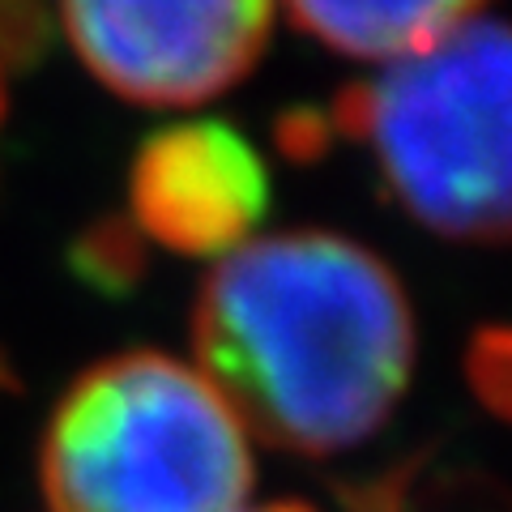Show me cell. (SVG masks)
Wrapping results in <instances>:
<instances>
[{"label": "cell", "instance_id": "7", "mask_svg": "<svg viewBox=\"0 0 512 512\" xmlns=\"http://www.w3.org/2000/svg\"><path fill=\"white\" fill-rule=\"evenodd\" d=\"M474 389L487 397L495 410L512 414V329L487 333L474 346Z\"/></svg>", "mask_w": 512, "mask_h": 512}, {"label": "cell", "instance_id": "3", "mask_svg": "<svg viewBox=\"0 0 512 512\" xmlns=\"http://www.w3.org/2000/svg\"><path fill=\"white\" fill-rule=\"evenodd\" d=\"M52 512H248L252 436L197 367L124 350L60 397L39 453Z\"/></svg>", "mask_w": 512, "mask_h": 512}, {"label": "cell", "instance_id": "1", "mask_svg": "<svg viewBox=\"0 0 512 512\" xmlns=\"http://www.w3.org/2000/svg\"><path fill=\"white\" fill-rule=\"evenodd\" d=\"M197 372L248 436L329 457L376 436L414 372V312L372 248L333 231L252 235L192 308Z\"/></svg>", "mask_w": 512, "mask_h": 512}, {"label": "cell", "instance_id": "4", "mask_svg": "<svg viewBox=\"0 0 512 512\" xmlns=\"http://www.w3.org/2000/svg\"><path fill=\"white\" fill-rule=\"evenodd\" d=\"M60 22L111 94L192 107L261 60L274 0H60Z\"/></svg>", "mask_w": 512, "mask_h": 512}, {"label": "cell", "instance_id": "5", "mask_svg": "<svg viewBox=\"0 0 512 512\" xmlns=\"http://www.w3.org/2000/svg\"><path fill=\"white\" fill-rule=\"evenodd\" d=\"M133 218L175 252L227 256L252 239L269 201L256 150L227 124H175L154 133L133 163Z\"/></svg>", "mask_w": 512, "mask_h": 512}, {"label": "cell", "instance_id": "9", "mask_svg": "<svg viewBox=\"0 0 512 512\" xmlns=\"http://www.w3.org/2000/svg\"><path fill=\"white\" fill-rule=\"evenodd\" d=\"M0 73H5V69H0ZM0 111H5V90H0Z\"/></svg>", "mask_w": 512, "mask_h": 512}, {"label": "cell", "instance_id": "8", "mask_svg": "<svg viewBox=\"0 0 512 512\" xmlns=\"http://www.w3.org/2000/svg\"><path fill=\"white\" fill-rule=\"evenodd\" d=\"M252 512H312V508H303V504H269V508H252Z\"/></svg>", "mask_w": 512, "mask_h": 512}, {"label": "cell", "instance_id": "2", "mask_svg": "<svg viewBox=\"0 0 512 512\" xmlns=\"http://www.w3.org/2000/svg\"><path fill=\"white\" fill-rule=\"evenodd\" d=\"M286 141H346L431 235L512 244V22L474 18L427 52L342 90Z\"/></svg>", "mask_w": 512, "mask_h": 512}, {"label": "cell", "instance_id": "6", "mask_svg": "<svg viewBox=\"0 0 512 512\" xmlns=\"http://www.w3.org/2000/svg\"><path fill=\"white\" fill-rule=\"evenodd\" d=\"M299 30L355 60H406L478 18L483 0H286Z\"/></svg>", "mask_w": 512, "mask_h": 512}]
</instances>
